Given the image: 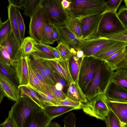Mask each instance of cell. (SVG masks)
Wrapping results in <instances>:
<instances>
[{"mask_svg": "<svg viewBox=\"0 0 127 127\" xmlns=\"http://www.w3.org/2000/svg\"><path fill=\"white\" fill-rule=\"evenodd\" d=\"M26 58L27 60L29 61L33 72L41 83L43 87L45 90H49L48 85L41 75L35 64L31 61L28 56H26Z\"/></svg>", "mask_w": 127, "mask_h": 127, "instance_id": "60d3db41", "label": "cell"}, {"mask_svg": "<svg viewBox=\"0 0 127 127\" xmlns=\"http://www.w3.org/2000/svg\"><path fill=\"white\" fill-rule=\"evenodd\" d=\"M113 71L104 61H100L85 95L87 101L91 100L99 94H105L111 75Z\"/></svg>", "mask_w": 127, "mask_h": 127, "instance_id": "3957f363", "label": "cell"}, {"mask_svg": "<svg viewBox=\"0 0 127 127\" xmlns=\"http://www.w3.org/2000/svg\"><path fill=\"white\" fill-rule=\"evenodd\" d=\"M8 2L9 4L7 6L8 18L10 20L12 31L21 46L22 42L18 26L16 7L10 2Z\"/></svg>", "mask_w": 127, "mask_h": 127, "instance_id": "cb8c5ba5", "label": "cell"}, {"mask_svg": "<svg viewBox=\"0 0 127 127\" xmlns=\"http://www.w3.org/2000/svg\"><path fill=\"white\" fill-rule=\"evenodd\" d=\"M2 23H3V22H2L1 20V17H0V27L1 26V25L2 24Z\"/></svg>", "mask_w": 127, "mask_h": 127, "instance_id": "6125c7cd", "label": "cell"}, {"mask_svg": "<svg viewBox=\"0 0 127 127\" xmlns=\"http://www.w3.org/2000/svg\"><path fill=\"white\" fill-rule=\"evenodd\" d=\"M104 61L112 71L120 68H127L126 47L119 50Z\"/></svg>", "mask_w": 127, "mask_h": 127, "instance_id": "4fadbf2b", "label": "cell"}, {"mask_svg": "<svg viewBox=\"0 0 127 127\" xmlns=\"http://www.w3.org/2000/svg\"><path fill=\"white\" fill-rule=\"evenodd\" d=\"M115 71L111 73L109 85L111 83H114L127 91V68H120Z\"/></svg>", "mask_w": 127, "mask_h": 127, "instance_id": "603a6c76", "label": "cell"}, {"mask_svg": "<svg viewBox=\"0 0 127 127\" xmlns=\"http://www.w3.org/2000/svg\"><path fill=\"white\" fill-rule=\"evenodd\" d=\"M3 127H17L12 119L9 117L2 123Z\"/></svg>", "mask_w": 127, "mask_h": 127, "instance_id": "816d5d0a", "label": "cell"}, {"mask_svg": "<svg viewBox=\"0 0 127 127\" xmlns=\"http://www.w3.org/2000/svg\"><path fill=\"white\" fill-rule=\"evenodd\" d=\"M42 109L30 99L19 98L11 107L8 117L17 127H27L34 114Z\"/></svg>", "mask_w": 127, "mask_h": 127, "instance_id": "6da1fadb", "label": "cell"}, {"mask_svg": "<svg viewBox=\"0 0 127 127\" xmlns=\"http://www.w3.org/2000/svg\"><path fill=\"white\" fill-rule=\"evenodd\" d=\"M28 56L36 66L48 86H54L55 84L47 75L41 62L40 58L34 52Z\"/></svg>", "mask_w": 127, "mask_h": 127, "instance_id": "f1b7e54d", "label": "cell"}, {"mask_svg": "<svg viewBox=\"0 0 127 127\" xmlns=\"http://www.w3.org/2000/svg\"><path fill=\"white\" fill-rule=\"evenodd\" d=\"M12 31L9 19L3 22L0 27V43Z\"/></svg>", "mask_w": 127, "mask_h": 127, "instance_id": "8d00e7d4", "label": "cell"}, {"mask_svg": "<svg viewBox=\"0 0 127 127\" xmlns=\"http://www.w3.org/2000/svg\"><path fill=\"white\" fill-rule=\"evenodd\" d=\"M36 42L30 37L25 38L20 47V54L22 56H27L34 52V44Z\"/></svg>", "mask_w": 127, "mask_h": 127, "instance_id": "1f68e13d", "label": "cell"}, {"mask_svg": "<svg viewBox=\"0 0 127 127\" xmlns=\"http://www.w3.org/2000/svg\"><path fill=\"white\" fill-rule=\"evenodd\" d=\"M105 94L108 99L127 102V91L114 83L109 84Z\"/></svg>", "mask_w": 127, "mask_h": 127, "instance_id": "9a60e30c", "label": "cell"}, {"mask_svg": "<svg viewBox=\"0 0 127 127\" xmlns=\"http://www.w3.org/2000/svg\"><path fill=\"white\" fill-rule=\"evenodd\" d=\"M60 0H42L41 5L45 10L51 24L57 27L64 26L69 15L63 8Z\"/></svg>", "mask_w": 127, "mask_h": 127, "instance_id": "52a82bcc", "label": "cell"}, {"mask_svg": "<svg viewBox=\"0 0 127 127\" xmlns=\"http://www.w3.org/2000/svg\"><path fill=\"white\" fill-rule=\"evenodd\" d=\"M0 127H3L2 123L0 124Z\"/></svg>", "mask_w": 127, "mask_h": 127, "instance_id": "be15d7a7", "label": "cell"}, {"mask_svg": "<svg viewBox=\"0 0 127 127\" xmlns=\"http://www.w3.org/2000/svg\"><path fill=\"white\" fill-rule=\"evenodd\" d=\"M49 89L53 94L60 101L64 100L67 98L66 94L62 91L57 90L55 86L48 85Z\"/></svg>", "mask_w": 127, "mask_h": 127, "instance_id": "c3c4849f", "label": "cell"}, {"mask_svg": "<svg viewBox=\"0 0 127 127\" xmlns=\"http://www.w3.org/2000/svg\"><path fill=\"white\" fill-rule=\"evenodd\" d=\"M102 37L116 41L127 42V31L108 35Z\"/></svg>", "mask_w": 127, "mask_h": 127, "instance_id": "b9f144b4", "label": "cell"}, {"mask_svg": "<svg viewBox=\"0 0 127 127\" xmlns=\"http://www.w3.org/2000/svg\"><path fill=\"white\" fill-rule=\"evenodd\" d=\"M0 74L17 87L19 86L16 72L12 66L7 65L0 62Z\"/></svg>", "mask_w": 127, "mask_h": 127, "instance_id": "f546056e", "label": "cell"}, {"mask_svg": "<svg viewBox=\"0 0 127 127\" xmlns=\"http://www.w3.org/2000/svg\"><path fill=\"white\" fill-rule=\"evenodd\" d=\"M107 100L105 94H99L91 100L82 103L81 109L89 116L105 121L110 110Z\"/></svg>", "mask_w": 127, "mask_h": 127, "instance_id": "8992f818", "label": "cell"}, {"mask_svg": "<svg viewBox=\"0 0 127 127\" xmlns=\"http://www.w3.org/2000/svg\"><path fill=\"white\" fill-rule=\"evenodd\" d=\"M76 120L77 119L74 113L72 112H69L64 117V127H76Z\"/></svg>", "mask_w": 127, "mask_h": 127, "instance_id": "ee69618b", "label": "cell"}, {"mask_svg": "<svg viewBox=\"0 0 127 127\" xmlns=\"http://www.w3.org/2000/svg\"><path fill=\"white\" fill-rule=\"evenodd\" d=\"M55 76L56 83L59 82L61 83L64 87L66 85V83L64 79L59 74L55 72Z\"/></svg>", "mask_w": 127, "mask_h": 127, "instance_id": "db71d44e", "label": "cell"}, {"mask_svg": "<svg viewBox=\"0 0 127 127\" xmlns=\"http://www.w3.org/2000/svg\"><path fill=\"white\" fill-rule=\"evenodd\" d=\"M82 103L75 101L67 98L60 101L57 106H65L75 108L76 110L81 109Z\"/></svg>", "mask_w": 127, "mask_h": 127, "instance_id": "bcb514c9", "label": "cell"}, {"mask_svg": "<svg viewBox=\"0 0 127 127\" xmlns=\"http://www.w3.org/2000/svg\"><path fill=\"white\" fill-rule=\"evenodd\" d=\"M47 127H61L60 125L56 122H51Z\"/></svg>", "mask_w": 127, "mask_h": 127, "instance_id": "91938a15", "label": "cell"}, {"mask_svg": "<svg viewBox=\"0 0 127 127\" xmlns=\"http://www.w3.org/2000/svg\"><path fill=\"white\" fill-rule=\"evenodd\" d=\"M46 45L50 50L56 59H62L59 52L55 47H52L47 44H46Z\"/></svg>", "mask_w": 127, "mask_h": 127, "instance_id": "f5cc1de1", "label": "cell"}, {"mask_svg": "<svg viewBox=\"0 0 127 127\" xmlns=\"http://www.w3.org/2000/svg\"><path fill=\"white\" fill-rule=\"evenodd\" d=\"M105 121L106 127H127V123L121 122L110 110Z\"/></svg>", "mask_w": 127, "mask_h": 127, "instance_id": "e575fe53", "label": "cell"}, {"mask_svg": "<svg viewBox=\"0 0 127 127\" xmlns=\"http://www.w3.org/2000/svg\"><path fill=\"white\" fill-rule=\"evenodd\" d=\"M42 109L49 117L53 119L68 112L76 110L74 107L65 106H49L45 107Z\"/></svg>", "mask_w": 127, "mask_h": 127, "instance_id": "484cf974", "label": "cell"}, {"mask_svg": "<svg viewBox=\"0 0 127 127\" xmlns=\"http://www.w3.org/2000/svg\"><path fill=\"white\" fill-rule=\"evenodd\" d=\"M127 42L117 41L93 56L101 60H105L114 53L124 48L127 47Z\"/></svg>", "mask_w": 127, "mask_h": 127, "instance_id": "d6986e66", "label": "cell"}, {"mask_svg": "<svg viewBox=\"0 0 127 127\" xmlns=\"http://www.w3.org/2000/svg\"><path fill=\"white\" fill-rule=\"evenodd\" d=\"M26 59L28 66L29 76V82L28 85L31 86L41 92H43L45 89L43 87L41 83L35 74L29 61L27 59Z\"/></svg>", "mask_w": 127, "mask_h": 127, "instance_id": "d6a6232c", "label": "cell"}, {"mask_svg": "<svg viewBox=\"0 0 127 127\" xmlns=\"http://www.w3.org/2000/svg\"><path fill=\"white\" fill-rule=\"evenodd\" d=\"M57 27L60 33L59 41L77 51L80 40L65 26Z\"/></svg>", "mask_w": 127, "mask_h": 127, "instance_id": "ac0fdd59", "label": "cell"}, {"mask_svg": "<svg viewBox=\"0 0 127 127\" xmlns=\"http://www.w3.org/2000/svg\"><path fill=\"white\" fill-rule=\"evenodd\" d=\"M101 61L93 56H84L82 59L79 73L78 84L85 95Z\"/></svg>", "mask_w": 127, "mask_h": 127, "instance_id": "5b68a950", "label": "cell"}, {"mask_svg": "<svg viewBox=\"0 0 127 127\" xmlns=\"http://www.w3.org/2000/svg\"><path fill=\"white\" fill-rule=\"evenodd\" d=\"M34 49V52L41 58L46 60L56 59L46 44L36 42Z\"/></svg>", "mask_w": 127, "mask_h": 127, "instance_id": "4dcf8cb0", "label": "cell"}, {"mask_svg": "<svg viewBox=\"0 0 127 127\" xmlns=\"http://www.w3.org/2000/svg\"><path fill=\"white\" fill-rule=\"evenodd\" d=\"M117 41L102 37L81 39L79 40L77 51H82L84 56H93Z\"/></svg>", "mask_w": 127, "mask_h": 127, "instance_id": "9c48e42d", "label": "cell"}, {"mask_svg": "<svg viewBox=\"0 0 127 127\" xmlns=\"http://www.w3.org/2000/svg\"><path fill=\"white\" fill-rule=\"evenodd\" d=\"M61 3L64 9L66 10L69 7L71 2L70 0H62Z\"/></svg>", "mask_w": 127, "mask_h": 127, "instance_id": "11a10c76", "label": "cell"}, {"mask_svg": "<svg viewBox=\"0 0 127 127\" xmlns=\"http://www.w3.org/2000/svg\"><path fill=\"white\" fill-rule=\"evenodd\" d=\"M9 55L11 59L17 60L20 54V46L13 31L0 43Z\"/></svg>", "mask_w": 127, "mask_h": 127, "instance_id": "5bb4252c", "label": "cell"}, {"mask_svg": "<svg viewBox=\"0 0 127 127\" xmlns=\"http://www.w3.org/2000/svg\"><path fill=\"white\" fill-rule=\"evenodd\" d=\"M59 52L62 60L69 59L71 55L73 48L60 41L58 46L55 47Z\"/></svg>", "mask_w": 127, "mask_h": 127, "instance_id": "d590c367", "label": "cell"}, {"mask_svg": "<svg viewBox=\"0 0 127 127\" xmlns=\"http://www.w3.org/2000/svg\"><path fill=\"white\" fill-rule=\"evenodd\" d=\"M14 61L11 59L5 49L0 45V62L7 65L11 66Z\"/></svg>", "mask_w": 127, "mask_h": 127, "instance_id": "7bdbcfd3", "label": "cell"}, {"mask_svg": "<svg viewBox=\"0 0 127 127\" xmlns=\"http://www.w3.org/2000/svg\"><path fill=\"white\" fill-rule=\"evenodd\" d=\"M64 26L79 40L81 39V29L79 18L69 16L65 23Z\"/></svg>", "mask_w": 127, "mask_h": 127, "instance_id": "83f0119b", "label": "cell"}, {"mask_svg": "<svg viewBox=\"0 0 127 127\" xmlns=\"http://www.w3.org/2000/svg\"><path fill=\"white\" fill-rule=\"evenodd\" d=\"M66 96V98L75 101L85 103L87 101L78 82H74L69 84Z\"/></svg>", "mask_w": 127, "mask_h": 127, "instance_id": "ffe728a7", "label": "cell"}, {"mask_svg": "<svg viewBox=\"0 0 127 127\" xmlns=\"http://www.w3.org/2000/svg\"><path fill=\"white\" fill-rule=\"evenodd\" d=\"M19 98H28L42 109L43 108L42 100L38 94L28 85H19L18 87Z\"/></svg>", "mask_w": 127, "mask_h": 127, "instance_id": "44dd1931", "label": "cell"}, {"mask_svg": "<svg viewBox=\"0 0 127 127\" xmlns=\"http://www.w3.org/2000/svg\"><path fill=\"white\" fill-rule=\"evenodd\" d=\"M0 84L4 93L5 96L16 102L18 100L19 97L18 87L0 74Z\"/></svg>", "mask_w": 127, "mask_h": 127, "instance_id": "2e32d148", "label": "cell"}, {"mask_svg": "<svg viewBox=\"0 0 127 127\" xmlns=\"http://www.w3.org/2000/svg\"><path fill=\"white\" fill-rule=\"evenodd\" d=\"M40 58L41 62L47 75L55 84L56 82L55 76V71L53 67L47 60Z\"/></svg>", "mask_w": 127, "mask_h": 127, "instance_id": "f35d334b", "label": "cell"}, {"mask_svg": "<svg viewBox=\"0 0 127 127\" xmlns=\"http://www.w3.org/2000/svg\"><path fill=\"white\" fill-rule=\"evenodd\" d=\"M12 66L16 72L19 85H27L29 76L26 57H23L20 54L18 59L13 62Z\"/></svg>", "mask_w": 127, "mask_h": 127, "instance_id": "8fae6325", "label": "cell"}, {"mask_svg": "<svg viewBox=\"0 0 127 127\" xmlns=\"http://www.w3.org/2000/svg\"><path fill=\"white\" fill-rule=\"evenodd\" d=\"M42 0H30L28 6L24 10L23 14L30 17L32 16Z\"/></svg>", "mask_w": 127, "mask_h": 127, "instance_id": "74e56055", "label": "cell"}, {"mask_svg": "<svg viewBox=\"0 0 127 127\" xmlns=\"http://www.w3.org/2000/svg\"><path fill=\"white\" fill-rule=\"evenodd\" d=\"M27 85L35 91L40 96L42 102L43 108L49 106H57L61 101L55 96L49 89L45 90L41 92L31 86Z\"/></svg>", "mask_w": 127, "mask_h": 127, "instance_id": "d4e9b609", "label": "cell"}, {"mask_svg": "<svg viewBox=\"0 0 127 127\" xmlns=\"http://www.w3.org/2000/svg\"><path fill=\"white\" fill-rule=\"evenodd\" d=\"M29 32L30 37L38 43H41V34L45 25L51 23L44 9L40 4L30 17Z\"/></svg>", "mask_w": 127, "mask_h": 127, "instance_id": "ba28073f", "label": "cell"}, {"mask_svg": "<svg viewBox=\"0 0 127 127\" xmlns=\"http://www.w3.org/2000/svg\"><path fill=\"white\" fill-rule=\"evenodd\" d=\"M127 31V28L119 19L117 12L106 10L101 14L97 32L93 37H102Z\"/></svg>", "mask_w": 127, "mask_h": 127, "instance_id": "277c9868", "label": "cell"}, {"mask_svg": "<svg viewBox=\"0 0 127 127\" xmlns=\"http://www.w3.org/2000/svg\"><path fill=\"white\" fill-rule=\"evenodd\" d=\"M29 0H8V2L11 3L16 8L24 10L28 5Z\"/></svg>", "mask_w": 127, "mask_h": 127, "instance_id": "681fc988", "label": "cell"}, {"mask_svg": "<svg viewBox=\"0 0 127 127\" xmlns=\"http://www.w3.org/2000/svg\"><path fill=\"white\" fill-rule=\"evenodd\" d=\"M76 52V51L73 48L71 55L69 60L70 70L73 80L74 82L78 83L79 73L82 59L78 58Z\"/></svg>", "mask_w": 127, "mask_h": 127, "instance_id": "4316f807", "label": "cell"}, {"mask_svg": "<svg viewBox=\"0 0 127 127\" xmlns=\"http://www.w3.org/2000/svg\"><path fill=\"white\" fill-rule=\"evenodd\" d=\"M47 60L53 67L55 71L61 76L68 84L74 82L70 71L69 59H55Z\"/></svg>", "mask_w": 127, "mask_h": 127, "instance_id": "7c38bea8", "label": "cell"}, {"mask_svg": "<svg viewBox=\"0 0 127 127\" xmlns=\"http://www.w3.org/2000/svg\"><path fill=\"white\" fill-rule=\"evenodd\" d=\"M101 14H98L79 18L82 38L85 39L93 37L97 32Z\"/></svg>", "mask_w": 127, "mask_h": 127, "instance_id": "30bf717a", "label": "cell"}, {"mask_svg": "<svg viewBox=\"0 0 127 127\" xmlns=\"http://www.w3.org/2000/svg\"><path fill=\"white\" fill-rule=\"evenodd\" d=\"M16 13L18 29L22 44L25 38L24 35L25 30V26L23 19L20 13L19 9L17 8Z\"/></svg>", "mask_w": 127, "mask_h": 127, "instance_id": "ab89813d", "label": "cell"}, {"mask_svg": "<svg viewBox=\"0 0 127 127\" xmlns=\"http://www.w3.org/2000/svg\"><path fill=\"white\" fill-rule=\"evenodd\" d=\"M124 2L125 3V6L127 7V0H124Z\"/></svg>", "mask_w": 127, "mask_h": 127, "instance_id": "94428289", "label": "cell"}, {"mask_svg": "<svg viewBox=\"0 0 127 127\" xmlns=\"http://www.w3.org/2000/svg\"><path fill=\"white\" fill-rule=\"evenodd\" d=\"M109 109L122 122L127 123V102L107 100Z\"/></svg>", "mask_w": 127, "mask_h": 127, "instance_id": "e0dca14e", "label": "cell"}, {"mask_svg": "<svg viewBox=\"0 0 127 127\" xmlns=\"http://www.w3.org/2000/svg\"><path fill=\"white\" fill-rule=\"evenodd\" d=\"M53 119L42 109L34 114L27 127H47Z\"/></svg>", "mask_w": 127, "mask_h": 127, "instance_id": "7402d4cb", "label": "cell"}, {"mask_svg": "<svg viewBox=\"0 0 127 127\" xmlns=\"http://www.w3.org/2000/svg\"><path fill=\"white\" fill-rule=\"evenodd\" d=\"M52 35L53 41H57L58 43L59 41L60 33L58 27L52 24Z\"/></svg>", "mask_w": 127, "mask_h": 127, "instance_id": "f907efd6", "label": "cell"}, {"mask_svg": "<svg viewBox=\"0 0 127 127\" xmlns=\"http://www.w3.org/2000/svg\"><path fill=\"white\" fill-rule=\"evenodd\" d=\"M76 52V55L78 58L81 59L84 56L83 52L81 50H78Z\"/></svg>", "mask_w": 127, "mask_h": 127, "instance_id": "680465c9", "label": "cell"}, {"mask_svg": "<svg viewBox=\"0 0 127 127\" xmlns=\"http://www.w3.org/2000/svg\"><path fill=\"white\" fill-rule=\"evenodd\" d=\"M52 25L51 23L44 25L41 33V43L48 44L54 43L52 35Z\"/></svg>", "mask_w": 127, "mask_h": 127, "instance_id": "836d02e7", "label": "cell"}, {"mask_svg": "<svg viewBox=\"0 0 127 127\" xmlns=\"http://www.w3.org/2000/svg\"><path fill=\"white\" fill-rule=\"evenodd\" d=\"M117 16L124 26L127 28V8L125 6H122L119 8Z\"/></svg>", "mask_w": 127, "mask_h": 127, "instance_id": "f6af8a7d", "label": "cell"}, {"mask_svg": "<svg viewBox=\"0 0 127 127\" xmlns=\"http://www.w3.org/2000/svg\"><path fill=\"white\" fill-rule=\"evenodd\" d=\"M123 0H110L106 1L107 11L117 12Z\"/></svg>", "mask_w": 127, "mask_h": 127, "instance_id": "7dc6e473", "label": "cell"}, {"mask_svg": "<svg viewBox=\"0 0 127 127\" xmlns=\"http://www.w3.org/2000/svg\"><path fill=\"white\" fill-rule=\"evenodd\" d=\"M5 96V94L0 84V104L2 101L4 97Z\"/></svg>", "mask_w": 127, "mask_h": 127, "instance_id": "6f0895ef", "label": "cell"}, {"mask_svg": "<svg viewBox=\"0 0 127 127\" xmlns=\"http://www.w3.org/2000/svg\"><path fill=\"white\" fill-rule=\"evenodd\" d=\"M69 7L66 10L69 16L81 18L98 14L107 10L103 0H70Z\"/></svg>", "mask_w": 127, "mask_h": 127, "instance_id": "7a4b0ae2", "label": "cell"}, {"mask_svg": "<svg viewBox=\"0 0 127 127\" xmlns=\"http://www.w3.org/2000/svg\"><path fill=\"white\" fill-rule=\"evenodd\" d=\"M54 86L57 90L60 91H62L64 87L63 85L59 82L56 83Z\"/></svg>", "mask_w": 127, "mask_h": 127, "instance_id": "9f6ffc18", "label": "cell"}]
</instances>
